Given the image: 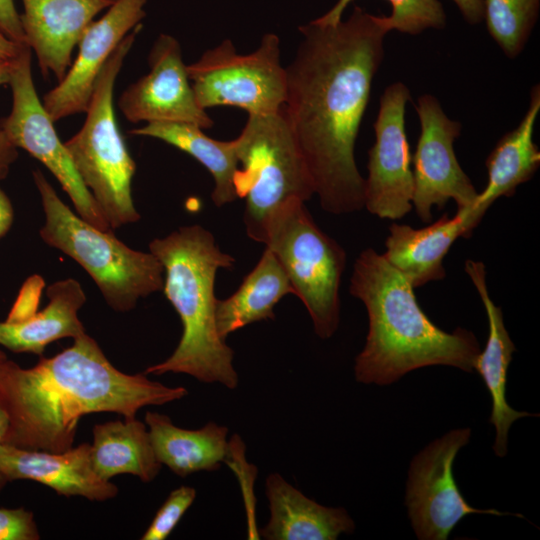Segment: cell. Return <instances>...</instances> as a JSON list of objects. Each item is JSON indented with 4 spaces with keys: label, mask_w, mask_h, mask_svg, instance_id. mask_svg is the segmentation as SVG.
<instances>
[{
    "label": "cell",
    "mask_w": 540,
    "mask_h": 540,
    "mask_svg": "<svg viewBox=\"0 0 540 540\" xmlns=\"http://www.w3.org/2000/svg\"><path fill=\"white\" fill-rule=\"evenodd\" d=\"M148 65L149 72L119 97L118 107L128 121L190 123L202 129L214 125L196 100L176 38L160 34L150 49Z\"/></svg>",
    "instance_id": "obj_14"
},
{
    "label": "cell",
    "mask_w": 540,
    "mask_h": 540,
    "mask_svg": "<svg viewBox=\"0 0 540 540\" xmlns=\"http://www.w3.org/2000/svg\"><path fill=\"white\" fill-rule=\"evenodd\" d=\"M6 482L7 480L5 479V477L0 473V492L4 488Z\"/></svg>",
    "instance_id": "obj_39"
},
{
    "label": "cell",
    "mask_w": 540,
    "mask_h": 540,
    "mask_svg": "<svg viewBox=\"0 0 540 540\" xmlns=\"http://www.w3.org/2000/svg\"><path fill=\"white\" fill-rule=\"evenodd\" d=\"M539 111L540 86L535 85L523 119L497 142L486 159L487 185L478 193L473 207V211L481 216L498 198L513 196L517 187L529 181L539 168L540 152L533 141Z\"/></svg>",
    "instance_id": "obj_22"
},
{
    "label": "cell",
    "mask_w": 540,
    "mask_h": 540,
    "mask_svg": "<svg viewBox=\"0 0 540 540\" xmlns=\"http://www.w3.org/2000/svg\"><path fill=\"white\" fill-rule=\"evenodd\" d=\"M26 45L15 43L0 32V61L12 60Z\"/></svg>",
    "instance_id": "obj_36"
},
{
    "label": "cell",
    "mask_w": 540,
    "mask_h": 540,
    "mask_svg": "<svg viewBox=\"0 0 540 540\" xmlns=\"http://www.w3.org/2000/svg\"><path fill=\"white\" fill-rule=\"evenodd\" d=\"M353 0H338L325 14L313 22L321 25H334L342 20V14ZM392 14L384 16L389 29L417 35L426 29H443L446 15L439 0H388Z\"/></svg>",
    "instance_id": "obj_28"
},
{
    "label": "cell",
    "mask_w": 540,
    "mask_h": 540,
    "mask_svg": "<svg viewBox=\"0 0 540 540\" xmlns=\"http://www.w3.org/2000/svg\"><path fill=\"white\" fill-rule=\"evenodd\" d=\"M33 512L24 508H0V540H39Z\"/></svg>",
    "instance_id": "obj_30"
},
{
    "label": "cell",
    "mask_w": 540,
    "mask_h": 540,
    "mask_svg": "<svg viewBox=\"0 0 540 540\" xmlns=\"http://www.w3.org/2000/svg\"><path fill=\"white\" fill-rule=\"evenodd\" d=\"M294 294L291 283L274 253L265 248L252 271L230 297L216 302V328L223 339L251 323L274 319V306Z\"/></svg>",
    "instance_id": "obj_25"
},
{
    "label": "cell",
    "mask_w": 540,
    "mask_h": 540,
    "mask_svg": "<svg viewBox=\"0 0 540 540\" xmlns=\"http://www.w3.org/2000/svg\"><path fill=\"white\" fill-rule=\"evenodd\" d=\"M0 32L15 43L27 45L14 0H0Z\"/></svg>",
    "instance_id": "obj_32"
},
{
    "label": "cell",
    "mask_w": 540,
    "mask_h": 540,
    "mask_svg": "<svg viewBox=\"0 0 540 540\" xmlns=\"http://www.w3.org/2000/svg\"><path fill=\"white\" fill-rule=\"evenodd\" d=\"M145 423L157 459L178 476L215 471L226 461L229 442L225 426L209 422L200 429H184L167 415L152 411L146 412Z\"/></svg>",
    "instance_id": "obj_23"
},
{
    "label": "cell",
    "mask_w": 540,
    "mask_h": 540,
    "mask_svg": "<svg viewBox=\"0 0 540 540\" xmlns=\"http://www.w3.org/2000/svg\"><path fill=\"white\" fill-rule=\"evenodd\" d=\"M8 428H9V418L6 411L0 404V444L3 442L4 437L8 431Z\"/></svg>",
    "instance_id": "obj_38"
},
{
    "label": "cell",
    "mask_w": 540,
    "mask_h": 540,
    "mask_svg": "<svg viewBox=\"0 0 540 540\" xmlns=\"http://www.w3.org/2000/svg\"><path fill=\"white\" fill-rule=\"evenodd\" d=\"M6 359H7L6 354L2 350H0V362L4 361Z\"/></svg>",
    "instance_id": "obj_40"
},
{
    "label": "cell",
    "mask_w": 540,
    "mask_h": 540,
    "mask_svg": "<svg viewBox=\"0 0 540 540\" xmlns=\"http://www.w3.org/2000/svg\"><path fill=\"white\" fill-rule=\"evenodd\" d=\"M350 294L365 305L369 328L355 359V378L389 385L408 372L433 365L474 370L480 353L475 335L461 327L448 333L421 309L414 288L372 248L357 257Z\"/></svg>",
    "instance_id": "obj_3"
},
{
    "label": "cell",
    "mask_w": 540,
    "mask_h": 540,
    "mask_svg": "<svg viewBox=\"0 0 540 540\" xmlns=\"http://www.w3.org/2000/svg\"><path fill=\"white\" fill-rule=\"evenodd\" d=\"M117 0H22L20 15L27 46L43 75L58 82L72 64V53L95 16Z\"/></svg>",
    "instance_id": "obj_16"
},
{
    "label": "cell",
    "mask_w": 540,
    "mask_h": 540,
    "mask_svg": "<svg viewBox=\"0 0 540 540\" xmlns=\"http://www.w3.org/2000/svg\"><path fill=\"white\" fill-rule=\"evenodd\" d=\"M164 269L163 291L178 313L182 335L174 352L149 366L144 374L182 373L203 383L238 385L233 350L216 328L215 278L234 258L220 250L210 231L200 225L183 226L149 244Z\"/></svg>",
    "instance_id": "obj_4"
},
{
    "label": "cell",
    "mask_w": 540,
    "mask_h": 540,
    "mask_svg": "<svg viewBox=\"0 0 540 540\" xmlns=\"http://www.w3.org/2000/svg\"><path fill=\"white\" fill-rule=\"evenodd\" d=\"M18 157L17 147L0 130V180L7 177L11 165Z\"/></svg>",
    "instance_id": "obj_33"
},
{
    "label": "cell",
    "mask_w": 540,
    "mask_h": 540,
    "mask_svg": "<svg viewBox=\"0 0 540 540\" xmlns=\"http://www.w3.org/2000/svg\"><path fill=\"white\" fill-rule=\"evenodd\" d=\"M299 31L302 39L285 68L282 108L322 209L350 214L364 208L365 179L354 148L389 29L384 16L355 6L347 20L310 21Z\"/></svg>",
    "instance_id": "obj_1"
},
{
    "label": "cell",
    "mask_w": 540,
    "mask_h": 540,
    "mask_svg": "<svg viewBox=\"0 0 540 540\" xmlns=\"http://www.w3.org/2000/svg\"><path fill=\"white\" fill-rule=\"evenodd\" d=\"M196 100L203 109L233 106L248 113L279 111L286 97V71L281 64L280 39L274 33L261 38L249 54L223 40L187 65Z\"/></svg>",
    "instance_id": "obj_9"
},
{
    "label": "cell",
    "mask_w": 540,
    "mask_h": 540,
    "mask_svg": "<svg viewBox=\"0 0 540 540\" xmlns=\"http://www.w3.org/2000/svg\"><path fill=\"white\" fill-rule=\"evenodd\" d=\"M469 428L455 429L431 442L411 461L405 504L413 530L420 540H445L469 514L514 515L495 509L472 507L453 476V463L470 439Z\"/></svg>",
    "instance_id": "obj_11"
},
{
    "label": "cell",
    "mask_w": 540,
    "mask_h": 540,
    "mask_svg": "<svg viewBox=\"0 0 540 540\" xmlns=\"http://www.w3.org/2000/svg\"><path fill=\"white\" fill-rule=\"evenodd\" d=\"M49 302L42 311L20 323L0 322V345L14 353L42 355L47 345L86 333L78 312L86 302L81 284L67 278L47 288Z\"/></svg>",
    "instance_id": "obj_21"
},
{
    "label": "cell",
    "mask_w": 540,
    "mask_h": 540,
    "mask_svg": "<svg viewBox=\"0 0 540 540\" xmlns=\"http://www.w3.org/2000/svg\"><path fill=\"white\" fill-rule=\"evenodd\" d=\"M141 28V24L136 26L111 54L96 79L81 129L64 142L79 177L111 229L140 219L132 198L136 164L117 124L113 94Z\"/></svg>",
    "instance_id": "obj_6"
},
{
    "label": "cell",
    "mask_w": 540,
    "mask_h": 540,
    "mask_svg": "<svg viewBox=\"0 0 540 540\" xmlns=\"http://www.w3.org/2000/svg\"><path fill=\"white\" fill-rule=\"evenodd\" d=\"M263 244L282 265L317 336L330 338L340 320L339 288L346 265L343 247L317 226L301 200H291L272 213Z\"/></svg>",
    "instance_id": "obj_8"
},
{
    "label": "cell",
    "mask_w": 540,
    "mask_h": 540,
    "mask_svg": "<svg viewBox=\"0 0 540 540\" xmlns=\"http://www.w3.org/2000/svg\"><path fill=\"white\" fill-rule=\"evenodd\" d=\"M482 217L473 210H457L453 217L443 215L421 229L392 223L382 255L414 289L442 280L445 277L444 257L458 238L471 236Z\"/></svg>",
    "instance_id": "obj_18"
},
{
    "label": "cell",
    "mask_w": 540,
    "mask_h": 540,
    "mask_svg": "<svg viewBox=\"0 0 540 540\" xmlns=\"http://www.w3.org/2000/svg\"><path fill=\"white\" fill-rule=\"evenodd\" d=\"M464 270L482 300L488 319V338L484 349L476 358L474 370L482 377L492 400L489 422L496 431L494 452L498 457H504L507 453L510 426L517 419L535 414L517 411L507 403V371L516 348L505 327L501 308L489 295L485 265L481 261L466 260Z\"/></svg>",
    "instance_id": "obj_19"
},
{
    "label": "cell",
    "mask_w": 540,
    "mask_h": 540,
    "mask_svg": "<svg viewBox=\"0 0 540 540\" xmlns=\"http://www.w3.org/2000/svg\"><path fill=\"white\" fill-rule=\"evenodd\" d=\"M14 211L10 199L0 187V238L11 228Z\"/></svg>",
    "instance_id": "obj_35"
},
{
    "label": "cell",
    "mask_w": 540,
    "mask_h": 540,
    "mask_svg": "<svg viewBox=\"0 0 540 540\" xmlns=\"http://www.w3.org/2000/svg\"><path fill=\"white\" fill-rule=\"evenodd\" d=\"M459 8L464 19L470 24L480 23L484 19L483 0H452Z\"/></svg>",
    "instance_id": "obj_34"
},
{
    "label": "cell",
    "mask_w": 540,
    "mask_h": 540,
    "mask_svg": "<svg viewBox=\"0 0 540 540\" xmlns=\"http://www.w3.org/2000/svg\"><path fill=\"white\" fill-rule=\"evenodd\" d=\"M32 175L45 215L41 239L76 261L114 311H131L139 299L163 290L164 269L151 252L134 250L111 230L85 221L59 198L41 170Z\"/></svg>",
    "instance_id": "obj_5"
},
{
    "label": "cell",
    "mask_w": 540,
    "mask_h": 540,
    "mask_svg": "<svg viewBox=\"0 0 540 540\" xmlns=\"http://www.w3.org/2000/svg\"><path fill=\"white\" fill-rule=\"evenodd\" d=\"M8 84L12 91V108L9 115L0 120V130L17 148L27 151L55 176L82 219L101 230H112L79 177L53 120L38 97L32 78L31 49L27 45L12 59Z\"/></svg>",
    "instance_id": "obj_10"
},
{
    "label": "cell",
    "mask_w": 540,
    "mask_h": 540,
    "mask_svg": "<svg viewBox=\"0 0 540 540\" xmlns=\"http://www.w3.org/2000/svg\"><path fill=\"white\" fill-rule=\"evenodd\" d=\"M415 110L421 132L411 161L414 189L412 206L423 222H429L432 209H442L453 200L458 211H471L478 192L462 170L454 141L462 125L444 113L439 101L430 94L418 98Z\"/></svg>",
    "instance_id": "obj_12"
},
{
    "label": "cell",
    "mask_w": 540,
    "mask_h": 540,
    "mask_svg": "<svg viewBox=\"0 0 540 540\" xmlns=\"http://www.w3.org/2000/svg\"><path fill=\"white\" fill-rule=\"evenodd\" d=\"M270 518L261 530L268 540H335L355 525L343 508L326 507L305 496L280 474L266 479Z\"/></svg>",
    "instance_id": "obj_20"
},
{
    "label": "cell",
    "mask_w": 540,
    "mask_h": 540,
    "mask_svg": "<svg viewBox=\"0 0 540 540\" xmlns=\"http://www.w3.org/2000/svg\"><path fill=\"white\" fill-rule=\"evenodd\" d=\"M235 141L239 169L234 186L237 197L245 200L246 234L263 243L272 213L291 200L308 201L315 195L314 185L283 108L248 115Z\"/></svg>",
    "instance_id": "obj_7"
},
{
    "label": "cell",
    "mask_w": 540,
    "mask_h": 540,
    "mask_svg": "<svg viewBox=\"0 0 540 540\" xmlns=\"http://www.w3.org/2000/svg\"><path fill=\"white\" fill-rule=\"evenodd\" d=\"M44 285L45 282L39 275L27 278L5 321L8 323H20L31 318L38 311Z\"/></svg>",
    "instance_id": "obj_31"
},
{
    "label": "cell",
    "mask_w": 540,
    "mask_h": 540,
    "mask_svg": "<svg viewBox=\"0 0 540 540\" xmlns=\"http://www.w3.org/2000/svg\"><path fill=\"white\" fill-rule=\"evenodd\" d=\"M12 69V60L0 61V85L8 84Z\"/></svg>",
    "instance_id": "obj_37"
},
{
    "label": "cell",
    "mask_w": 540,
    "mask_h": 540,
    "mask_svg": "<svg viewBox=\"0 0 540 540\" xmlns=\"http://www.w3.org/2000/svg\"><path fill=\"white\" fill-rule=\"evenodd\" d=\"M410 99V91L402 82L389 85L380 98L375 142L368 152L364 207L381 219H400L413 208L414 180L405 132Z\"/></svg>",
    "instance_id": "obj_13"
},
{
    "label": "cell",
    "mask_w": 540,
    "mask_h": 540,
    "mask_svg": "<svg viewBox=\"0 0 540 540\" xmlns=\"http://www.w3.org/2000/svg\"><path fill=\"white\" fill-rule=\"evenodd\" d=\"M90 457L94 472L103 480L119 474L151 482L162 464L156 457L147 425L136 418L98 423L93 427Z\"/></svg>",
    "instance_id": "obj_24"
},
{
    "label": "cell",
    "mask_w": 540,
    "mask_h": 540,
    "mask_svg": "<svg viewBox=\"0 0 540 540\" xmlns=\"http://www.w3.org/2000/svg\"><path fill=\"white\" fill-rule=\"evenodd\" d=\"M0 473L7 482L33 480L65 497L106 501L118 494L115 484L94 472L88 443L64 452L29 450L1 443Z\"/></svg>",
    "instance_id": "obj_17"
},
{
    "label": "cell",
    "mask_w": 540,
    "mask_h": 540,
    "mask_svg": "<svg viewBox=\"0 0 540 540\" xmlns=\"http://www.w3.org/2000/svg\"><path fill=\"white\" fill-rule=\"evenodd\" d=\"M54 355L23 368L0 362V404L9 418L3 444L29 450L64 452L73 447L79 420L112 412L135 418L149 405H163L188 394L145 374H126L84 333Z\"/></svg>",
    "instance_id": "obj_2"
},
{
    "label": "cell",
    "mask_w": 540,
    "mask_h": 540,
    "mask_svg": "<svg viewBox=\"0 0 540 540\" xmlns=\"http://www.w3.org/2000/svg\"><path fill=\"white\" fill-rule=\"evenodd\" d=\"M196 498L193 487L182 485L170 492L152 519L141 540H165Z\"/></svg>",
    "instance_id": "obj_29"
},
{
    "label": "cell",
    "mask_w": 540,
    "mask_h": 540,
    "mask_svg": "<svg viewBox=\"0 0 540 540\" xmlns=\"http://www.w3.org/2000/svg\"><path fill=\"white\" fill-rule=\"evenodd\" d=\"M203 130L190 123L153 122L129 133L159 139L196 159L212 175L214 188L211 198L215 206L221 207L238 198L234 186V177L239 169L236 141L216 140Z\"/></svg>",
    "instance_id": "obj_26"
},
{
    "label": "cell",
    "mask_w": 540,
    "mask_h": 540,
    "mask_svg": "<svg viewBox=\"0 0 540 540\" xmlns=\"http://www.w3.org/2000/svg\"><path fill=\"white\" fill-rule=\"evenodd\" d=\"M487 30L509 57L518 56L537 21L540 0H483Z\"/></svg>",
    "instance_id": "obj_27"
},
{
    "label": "cell",
    "mask_w": 540,
    "mask_h": 540,
    "mask_svg": "<svg viewBox=\"0 0 540 540\" xmlns=\"http://www.w3.org/2000/svg\"><path fill=\"white\" fill-rule=\"evenodd\" d=\"M146 2L117 0L88 26L66 75L43 97V106L53 122L86 112L100 71L126 35L141 24Z\"/></svg>",
    "instance_id": "obj_15"
}]
</instances>
